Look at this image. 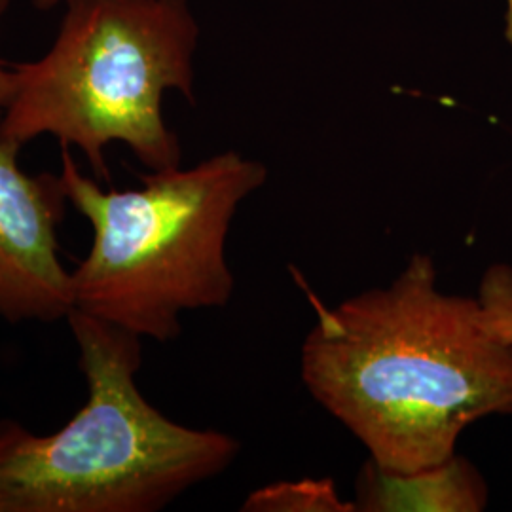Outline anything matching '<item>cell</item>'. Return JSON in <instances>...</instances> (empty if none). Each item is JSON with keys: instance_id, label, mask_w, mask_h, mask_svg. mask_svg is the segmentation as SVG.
<instances>
[{"instance_id": "8fae6325", "label": "cell", "mask_w": 512, "mask_h": 512, "mask_svg": "<svg viewBox=\"0 0 512 512\" xmlns=\"http://www.w3.org/2000/svg\"><path fill=\"white\" fill-rule=\"evenodd\" d=\"M505 37L512 44V0H505Z\"/></svg>"}, {"instance_id": "277c9868", "label": "cell", "mask_w": 512, "mask_h": 512, "mask_svg": "<svg viewBox=\"0 0 512 512\" xmlns=\"http://www.w3.org/2000/svg\"><path fill=\"white\" fill-rule=\"evenodd\" d=\"M200 35L188 0H74L46 54L12 63L14 92L0 137L21 148L54 137L107 183L114 143L148 171L181 165L164 97L177 92L194 103Z\"/></svg>"}, {"instance_id": "7c38bea8", "label": "cell", "mask_w": 512, "mask_h": 512, "mask_svg": "<svg viewBox=\"0 0 512 512\" xmlns=\"http://www.w3.org/2000/svg\"><path fill=\"white\" fill-rule=\"evenodd\" d=\"M10 2L12 0H0V31H2V21L6 18V12L10 8Z\"/></svg>"}, {"instance_id": "9c48e42d", "label": "cell", "mask_w": 512, "mask_h": 512, "mask_svg": "<svg viewBox=\"0 0 512 512\" xmlns=\"http://www.w3.org/2000/svg\"><path fill=\"white\" fill-rule=\"evenodd\" d=\"M12 92H14V69H12V63H6L4 59H0V124H2L6 107L10 103Z\"/></svg>"}, {"instance_id": "30bf717a", "label": "cell", "mask_w": 512, "mask_h": 512, "mask_svg": "<svg viewBox=\"0 0 512 512\" xmlns=\"http://www.w3.org/2000/svg\"><path fill=\"white\" fill-rule=\"evenodd\" d=\"M33 2V6H37L38 10H52L55 6H67V4H71L74 0H31Z\"/></svg>"}, {"instance_id": "5b68a950", "label": "cell", "mask_w": 512, "mask_h": 512, "mask_svg": "<svg viewBox=\"0 0 512 512\" xmlns=\"http://www.w3.org/2000/svg\"><path fill=\"white\" fill-rule=\"evenodd\" d=\"M19 150L0 137V317L10 325H50L74 308L59 245L69 200L59 175H29Z\"/></svg>"}, {"instance_id": "3957f363", "label": "cell", "mask_w": 512, "mask_h": 512, "mask_svg": "<svg viewBox=\"0 0 512 512\" xmlns=\"http://www.w3.org/2000/svg\"><path fill=\"white\" fill-rule=\"evenodd\" d=\"M129 190H105L61 147L59 181L92 226V247L71 272L76 310L167 344L186 311L226 308L236 277L226 245L241 203L266 179V165L236 150L192 167L141 175Z\"/></svg>"}, {"instance_id": "ba28073f", "label": "cell", "mask_w": 512, "mask_h": 512, "mask_svg": "<svg viewBox=\"0 0 512 512\" xmlns=\"http://www.w3.org/2000/svg\"><path fill=\"white\" fill-rule=\"evenodd\" d=\"M476 298L484 327L512 346V266L503 262L490 266Z\"/></svg>"}, {"instance_id": "7a4b0ae2", "label": "cell", "mask_w": 512, "mask_h": 512, "mask_svg": "<svg viewBox=\"0 0 512 512\" xmlns=\"http://www.w3.org/2000/svg\"><path fill=\"white\" fill-rule=\"evenodd\" d=\"M65 321L86 403L50 435L0 420V512L162 511L236 461V437L148 403L137 384L141 336L76 308Z\"/></svg>"}, {"instance_id": "52a82bcc", "label": "cell", "mask_w": 512, "mask_h": 512, "mask_svg": "<svg viewBox=\"0 0 512 512\" xmlns=\"http://www.w3.org/2000/svg\"><path fill=\"white\" fill-rule=\"evenodd\" d=\"M247 512H351L355 503L344 501L334 482L325 480H298L279 482L260 488L249 495L241 507Z\"/></svg>"}, {"instance_id": "6da1fadb", "label": "cell", "mask_w": 512, "mask_h": 512, "mask_svg": "<svg viewBox=\"0 0 512 512\" xmlns=\"http://www.w3.org/2000/svg\"><path fill=\"white\" fill-rule=\"evenodd\" d=\"M300 353L302 382L385 473L435 467L475 421L512 414V346L478 298L442 293L429 255L387 287L325 306Z\"/></svg>"}, {"instance_id": "8992f818", "label": "cell", "mask_w": 512, "mask_h": 512, "mask_svg": "<svg viewBox=\"0 0 512 512\" xmlns=\"http://www.w3.org/2000/svg\"><path fill=\"white\" fill-rule=\"evenodd\" d=\"M357 511L478 512L488 505V486L461 456L414 473H385L370 459L359 476Z\"/></svg>"}]
</instances>
